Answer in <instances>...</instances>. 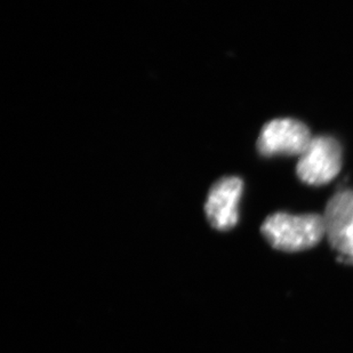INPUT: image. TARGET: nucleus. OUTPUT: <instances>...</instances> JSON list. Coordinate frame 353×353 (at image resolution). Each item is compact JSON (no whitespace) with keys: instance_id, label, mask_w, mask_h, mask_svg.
Returning <instances> with one entry per match:
<instances>
[{"instance_id":"f257e3e1","label":"nucleus","mask_w":353,"mask_h":353,"mask_svg":"<svg viewBox=\"0 0 353 353\" xmlns=\"http://www.w3.org/2000/svg\"><path fill=\"white\" fill-rule=\"evenodd\" d=\"M261 232L276 250L294 253L316 246L325 236V223L319 214L278 212L265 219Z\"/></svg>"},{"instance_id":"f03ea898","label":"nucleus","mask_w":353,"mask_h":353,"mask_svg":"<svg viewBox=\"0 0 353 353\" xmlns=\"http://www.w3.org/2000/svg\"><path fill=\"white\" fill-rule=\"evenodd\" d=\"M342 163V147L335 137H314L297 161V176L312 187L325 185L339 175Z\"/></svg>"},{"instance_id":"7ed1b4c3","label":"nucleus","mask_w":353,"mask_h":353,"mask_svg":"<svg viewBox=\"0 0 353 353\" xmlns=\"http://www.w3.org/2000/svg\"><path fill=\"white\" fill-rule=\"evenodd\" d=\"M314 137L305 123L293 118H279L264 125L257 139V150L264 157L299 156Z\"/></svg>"},{"instance_id":"20e7f679","label":"nucleus","mask_w":353,"mask_h":353,"mask_svg":"<svg viewBox=\"0 0 353 353\" xmlns=\"http://www.w3.org/2000/svg\"><path fill=\"white\" fill-rule=\"evenodd\" d=\"M325 236L345 264H353V190L334 194L323 212Z\"/></svg>"},{"instance_id":"39448f33","label":"nucleus","mask_w":353,"mask_h":353,"mask_svg":"<svg viewBox=\"0 0 353 353\" xmlns=\"http://www.w3.org/2000/svg\"><path fill=\"white\" fill-rule=\"evenodd\" d=\"M243 191V181L238 176L223 177L213 184L205 203V213L212 227L220 231L236 227Z\"/></svg>"}]
</instances>
